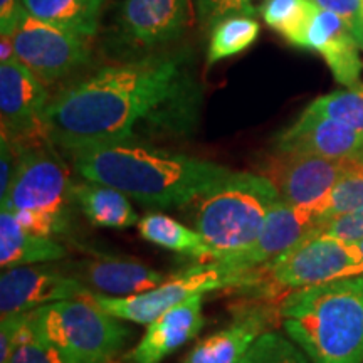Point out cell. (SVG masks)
<instances>
[{"label":"cell","instance_id":"cell-29","mask_svg":"<svg viewBox=\"0 0 363 363\" xmlns=\"http://www.w3.org/2000/svg\"><path fill=\"white\" fill-rule=\"evenodd\" d=\"M7 363H78L56 345L39 337L29 320Z\"/></svg>","mask_w":363,"mask_h":363},{"label":"cell","instance_id":"cell-32","mask_svg":"<svg viewBox=\"0 0 363 363\" xmlns=\"http://www.w3.org/2000/svg\"><path fill=\"white\" fill-rule=\"evenodd\" d=\"M199 16L203 24L212 27L217 21L235 13L252 16V0H197Z\"/></svg>","mask_w":363,"mask_h":363},{"label":"cell","instance_id":"cell-12","mask_svg":"<svg viewBox=\"0 0 363 363\" xmlns=\"http://www.w3.org/2000/svg\"><path fill=\"white\" fill-rule=\"evenodd\" d=\"M190 17V0H121L116 39L136 51H152L179 39Z\"/></svg>","mask_w":363,"mask_h":363},{"label":"cell","instance_id":"cell-35","mask_svg":"<svg viewBox=\"0 0 363 363\" xmlns=\"http://www.w3.org/2000/svg\"><path fill=\"white\" fill-rule=\"evenodd\" d=\"M24 12L22 0H0V35H12Z\"/></svg>","mask_w":363,"mask_h":363},{"label":"cell","instance_id":"cell-17","mask_svg":"<svg viewBox=\"0 0 363 363\" xmlns=\"http://www.w3.org/2000/svg\"><path fill=\"white\" fill-rule=\"evenodd\" d=\"M202 298L192 296L170 308L152 323H148L143 338L130 352V363H162L167 357L197 337L206 325Z\"/></svg>","mask_w":363,"mask_h":363},{"label":"cell","instance_id":"cell-4","mask_svg":"<svg viewBox=\"0 0 363 363\" xmlns=\"http://www.w3.org/2000/svg\"><path fill=\"white\" fill-rule=\"evenodd\" d=\"M279 192L261 174L230 172L194 203L192 224L222 261L247 249L259 235Z\"/></svg>","mask_w":363,"mask_h":363},{"label":"cell","instance_id":"cell-33","mask_svg":"<svg viewBox=\"0 0 363 363\" xmlns=\"http://www.w3.org/2000/svg\"><path fill=\"white\" fill-rule=\"evenodd\" d=\"M27 320H29L27 313H13V315L2 316V323H0V363L9 362L22 331L27 326Z\"/></svg>","mask_w":363,"mask_h":363},{"label":"cell","instance_id":"cell-7","mask_svg":"<svg viewBox=\"0 0 363 363\" xmlns=\"http://www.w3.org/2000/svg\"><path fill=\"white\" fill-rule=\"evenodd\" d=\"M29 325L78 363H110L123 350L131 330L91 299L72 298L27 313Z\"/></svg>","mask_w":363,"mask_h":363},{"label":"cell","instance_id":"cell-13","mask_svg":"<svg viewBox=\"0 0 363 363\" xmlns=\"http://www.w3.org/2000/svg\"><path fill=\"white\" fill-rule=\"evenodd\" d=\"M320 216L313 206H291L279 197L256 240L242 252L217 261L234 274L246 278L247 272L266 266L289 251L315 229ZM242 284V283H240Z\"/></svg>","mask_w":363,"mask_h":363},{"label":"cell","instance_id":"cell-8","mask_svg":"<svg viewBox=\"0 0 363 363\" xmlns=\"http://www.w3.org/2000/svg\"><path fill=\"white\" fill-rule=\"evenodd\" d=\"M242 278L230 272L224 264L208 261L206 264L170 276L157 288L130 296H108L91 291L89 299L110 315L131 323L148 325L170 308L180 305L192 296H203L206 293L222 288H239Z\"/></svg>","mask_w":363,"mask_h":363},{"label":"cell","instance_id":"cell-36","mask_svg":"<svg viewBox=\"0 0 363 363\" xmlns=\"http://www.w3.org/2000/svg\"><path fill=\"white\" fill-rule=\"evenodd\" d=\"M12 59L17 57L11 35H2V38H0V62L12 61Z\"/></svg>","mask_w":363,"mask_h":363},{"label":"cell","instance_id":"cell-10","mask_svg":"<svg viewBox=\"0 0 363 363\" xmlns=\"http://www.w3.org/2000/svg\"><path fill=\"white\" fill-rule=\"evenodd\" d=\"M363 172V157L333 158L274 150L259 174L272 182L279 197L291 206H316L345 177Z\"/></svg>","mask_w":363,"mask_h":363},{"label":"cell","instance_id":"cell-28","mask_svg":"<svg viewBox=\"0 0 363 363\" xmlns=\"http://www.w3.org/2000/svg\"><path fill=\"white\" fill-rule=\"evenodd\" d=\"M239 363H308L301 350L283 335L267 330L254 342Z\"/></svg>","mask_w":363,"mask_h":363},{"label":"cell","instance_id":"cell-25","mask_svg":"<svg viewBox=\"0 0 363 363\" xmlns=\"http://www.w3.org/2000/svg\"><path fill=\"white\" fill-rule=\"evenodd\" d=\"M261 27L252 16L235 13L217 21L211 27V38L207 48V66L238 56L256 43Z\"/></svg>","mask_w":363,"mask_h":363},{"label":"cell","instance_id":"cell-14","mask_svg":"<svg viewBox=\"0 0 363 363\" xmlns=\"http://www.w3.org/2000/svg\"><path fill=\"white\" fill-rule=\"evenodd\" d=\"M91 289L65 269L51 266H19L0 276V313H30L49 303L86 298Z\"/></svg>","mask_w":363,"mask_h":363},{"label":"cell","instance_id":"cell-24","mask_svg":"<svg viewBox=\"0 0 363 363\" xmlns=\"http://www.w3.org/2000/svg\"><path fill=\"white\" fill-rule=\"evenodd\" d=\"M261 12L266 24L284 40L308 49V30L318 12L311 0H266Z\"/></svg>","mask_w":363,"mask_h":363},{"label":"cell","instance_id":"cell-15","mask_svg":"<svg viewBox=\"0 0 363 363\" xmlns=\"http://www.w3.org/2000/svg\"><path fill=\"white\" fill-rule=\"evenodd\" d=\"M274 150L333 160L363 157V135L305 108L298 120L278 133Z\"/></svg>","mask_w":363,"mask_h":363},{"label":"cell","instance_id":"cell-3","mask_svg":"<svg viewBox=\"0 0 363 363\" xmlns=\"http://www.w3.org/2000/svg\"><path fill=\"white\" fill-rule=\"evenodd\" d=\"M278 316L311 363H363V272L289 293Z\"/></svg>","mask_w":363,"mask_h":363},{"label":"cell","instance_id":"cell-23","mask_svg":"<svg viewBox=\"0 0 363 363\" xmlns=\"http://www.w3.org/2000/svg\"><path fill=\"white\" fill-rule=\"evenodd\" d=\"M138 233L145 240L169 251L199 257L202 261H212L214 257L211 246L199 230L190 229L165 214L153 212L143 216L138 220Z\"/></svg>","mask_w":363,"mask_h":363},{"label":"cell","instance_id":"cell-31","mask_svg":"<svg viewBox=\"0 0 363 363\" xmlns=\"http://www.w3.org/2000/svg\"><path fill=\"white\" fill-rule=\"evenodd\" d=\"M318 9L330 11L347 22L358 45L363 49V0H311Z\"/></svg>","mask_w":363,"mask_h":363},{"label":"cell","instance_id":"cell-34","mask_svg":"<svg viewBox=\"0 0 363 363\" xmlns=\"http://www.w3.org/2000/svg\"><path fill=\"white\" fill-rule=\"evenodd\" d=\"M17 169V150L7 138H0V201L7 195Z\"/></svg>","mask_w":363,"mask_h":363},{"label":"cell","instance_id":"cell-37","mask_svg":"<svg viewBox=\"0 0 363 363\" xmlns=\"http://www.w3.org/2000/svg\"><path fill=\"white\" fill-rule=\"evenodd\" d=\"M352 244H353V247H355L358 257H360L362 262H363V238L358 239V240H353Z\"/></svg>","mask_w":363,"mask_h":363},{"label":"cell","instance_id":"cell-6","mask_svg":"<svg viewBox=\"0 0 363 363\" xmlns=\"http://www.w3.org/2000/svg\"><path fill=\"white\" fill-rule=\"evenodd\" d=\"M363 272V262L347 240L316 234L315 229L296 246L269 264L247 272L239 288L283 301L296 289L350 278Z\"/></svg>","mask_w":363,"mask_h":363},{"label":"cell","instance_id":"cell-11","mask_svg":"<svg viewBox=\"0 0 363 363\" xmlns=\"http://www.w3.org/2000/svg\"><path fill=\"white\" fill-rule=\"evenodd\" d=\"M49 99L45 84L19 59L0 62V121L2 136L13 147L52 143L45 126Z\"/></svg>","mask_w":363,"mask_h":363},{"label":"cell","instance_id":"cell-1","mask_svg":"<svg viewBox=\"0 0 363 363\" xmlns=\"http://www.w3.org/2000/svg\"><path fill=\"white\" fill-rule=\"evenodd\" d=\"M201 91L182 54H152L98 69L62 89L45 110L54 147L147 142L189 133Z\"/></svg>","mask_w":363,"mask_h":363},{"label":"cell","instance_id":"cell-22","mask_svg":"<svg viewBox=\"0 0 363 363\" xmlns=\"http://www.w3.org/2000/svg\"><path fill=\"white\" fill-rule=\"evenodd\" d=\"M104 0H22L30 16L72 33L93 38L98 33Z\"/></svg>","mask_w":363,"mask_h":363},{"label":"cell","instance_id":"cell-27","mask_svg":"<svg viewBox=\"0 0 363 363\" xmlns=\"http://www.w3.org/2000/svg\"><path fill=\"white\" fill-rule=\"evenodd\" d=\"M320 220L331 219L363 207V172L345 177L316 206Z\"/></svg>","mask_w":363,"mask_h":363},{"label":"cell","instance_id":"cell-18","mask_svg":"<svg viewBox=\"0 0 363 363\" xmlns=\"http://www.w3.org/2000/svg\"><path fill=\"white\" fill-rule=\"evenodd\" d=\"M308 49L316 51L328 65L333 78L345 88L360 84V45L350 27L337 13L318 9L308 30Z\"/></svg>","mask_w":363,"mask_h":363},{"label":"cell","instance_id":"cell-19","mask_svg":"<svg viewBox=\"0 0 363 363\" xmlns=\"http://www.w3.org/2000/svg\"><path fill=\"white\" fill-rule=\"evenodd\" d=\"M269 323V313L246 311L233 325L195 345L182 363H239Z\"/></svg>","mask_w":363,"mask_h":363},{"label":"cell","instance_id":"cell-9","mask_svg":"<svg viewBox=\"0 0 363 363\" xmlns=\"http://www.w3.org/2000/svg\"><path fill=\"white\" fill-rule=\"evenodd\" d=\"M16 57L45 86L65 79L89 61V38L24 12L11 35Z\"/></svg>","mask_w":363,"mask_h":363},{"label":"cell","instance_id":"cell-16","mask_svg":"<svg viewBox=\"0 0 363 363\" xmlns=\"http://www.w3.org/2000/svg\"><path fill=\"white\" fill-rule=\"evenodd\" d=\"M65 271L79 279L91 291L108 296H130L157 288L169 279L135 257L93 252L79 261L67 262Z\"/></svg>","mask_w":363,"mask_h":363},{"label":"cell","instance_id":"cell-30","mask_svg":"<svg viewBox=\"0 0 363 363\" xmlns=\"http://www.w3.org/2000/svg\"><path fill=\"white\" fill-rule=\"evenodd\" d=\"M316 234L330 235L347 242H353L363 238V207L347 214L331 217V219L320 220L315 227Z\"/></svg>","mask_w":363,"mask_h":363},{"label":"cell","instance_id":"cell-26","mask_svg":"<svg viewBox=\"0 0 363 363\" xmlns=\"http://www.w3.org/2000/svg\"><path fill=\"white\" fill-rule=\"evenodd\" d=\"M308 108L363 135V84L316 98Z\"/></svg>","mask_w":363,"mask_h":363},{"label":"cell","instance_id":"cell-20","mask_svg":"<svg viewBox=\"0 0 363 363\" xmlns=\"http://www.w3.org/2000/svg\"><path fill=\"white\" fill-rule=\"evenodd\" d=\"M67 249L57 239L30 233L7 208H0V266L12 269L65 259Z\"/></svg>","mask_w":363,"mask_h":363},{"label":"cell","instance_id":"cell-21","mask_svg":"<svg viewBox=\"0 0 363 363\" xmlns=\"http://www.w3.org/2000/svg\"><path fill=\"white\" fill-rule=\"evenodd\" d=\"M72 201L93 225L125 229L140 220L128 195L96 182H74Z\"/></svg>","mask_w":363,"mask_h":363},{"label":"cell","instance_id":"cell-5","mask_svg":"<svg viewBox=\"0 0 363 363\" xmlns=\"http://www.w3.org/2000/svg\"><path fill=\"white\" fill-rule=\"evenodd\" d=\"M17 169L0 208L11 211L21 225L48 238H65L71 230V174L54 143L17 148Z\"/></svg>","mask_w":363,"mask_h":363},{"label":"cell","instance_id":"cell-2","mask_svg":"<svg viewBox=\"0 0 363 363\" xmlns=\"http://www.w3.org/2000/svg\"><path fill=\"white\" fill-rule=\"evenodd\" d=\"M84 180L108 185L147 207L190 206L233 170L147 142H111L67 150Z\"/></svg>","mask_w":363,"mask_h":363}]
</instances>
